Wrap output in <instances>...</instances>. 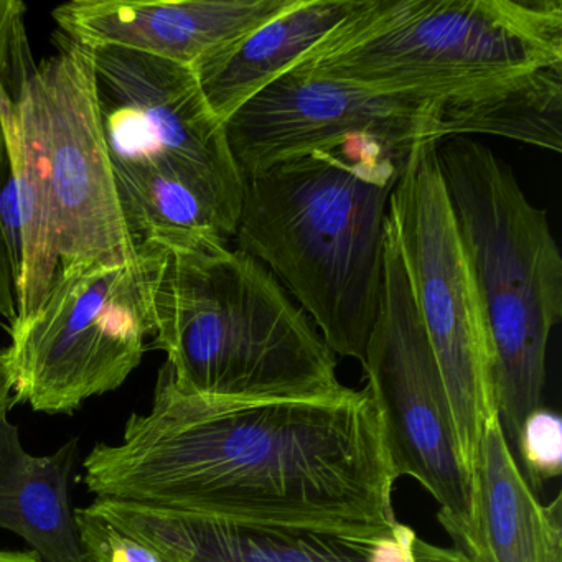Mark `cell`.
Listing matches in <instances>:
<instances>
[{"instance_id":"22","label":"cell","mask_w":562,"mask_h":562,"mask_svg":"<svg viewBox=\"0 0 562 562\" xmlns=\"http://www.w3.org/2000/svg\"><path fill=\"white\" fill-rule=\"evenodd\" d=\"M0 562H42L34 551H4L0 549Z\"/></svg>"},{"instance_id":"3","label":"cell","mask_w":562,"mask_h":562,"mask_svg":"<svg viewBox=\"0 0 562 562\" xmlns=\"http://www.w3.org/2000/svg\"><path fill=\"white\" fill-rule=\"evenodd\" d=\"M411 150L355 139L246 177L235 238L337 357L363 363L380 307L384 223Z\"/></svg>"},{"instance_id":"7","label":"cell","mask_w":562,"mask_h":562,"mask_svg":"<svg viewBox=\"0 0 562 562\" xmlns=\"http://www.w3.org/2000/svg\"><path fill=\"white\" fill-rule=\"evenodd\" d=\"M9 153L47 202L61 269L137 251L104 136L91 48L67 38L60 54L35 68L15 104Z\"/></svg>"},{"instance_id":"1","label":"cell","mask_w":562,"mask_h":562,"mask_svg":"<svg viewBox=\"0 0 562 562\" xmlns=\"http://www.w3.org/2000/svg\"><path fill=\"white\" fill-rule=\"evenodd\" d=\"M97 498L222 521L396 535V476L368 390L331 400H216L183 393L164 363L153 406L83 462Z\"/></svg>"},{"instance_id":"21","label":"cell","mask_w":562,"mask_h":562,"mask_svg":"<svg viewBox=\"0 0 562 562\" xmlns=\"http://www.w3.org/2000/svg\"><path fill=\"white\" fill-rule=\"evenodd\" d=\"M12 387L9 380L8 367H5L4 350H0V409L11 407Z\"/></svg>"},{"instance_id":"8","label":"cell","mask_w":562,"mask_h":562,"mask_svg":"<svg viewBox=\"0 0 562 562\" xmlns=\"http://www.w3.org/2000/svg\"><path fill=\"white\" fill-rule=\"evenodd\" d=\"M387 222L446 384L460 460L475 490L483 424L498 409L485 322L440 173L437 143L417 144L407 154Z\"/></svg>"},{"instance_id":"11","label":"cell","mask_w":562,"mask_h":562,"mask_svg":"<svg viewBox=\"0 0 562 562\" xmlns=\"http://www.w3.org/2000/svg\"><path fill=\"white\" fill-rule=\"evenodd\" d=\"M243 179L274 164L348 140H376L393 149L452 136L442 103L413 93L289 70L243 104L225 123Z\"/></svg>"},{"instance_id":"19","label":"cell","mask_w":562,"mask_h":562,"mask_svg":"<svg viewBox=\"0 0 562 562\" xmlns=\"http://www.w3.org/2000/svg\"><path fill=\"white\" fill-rule=\"evenodd\" d=\"M75 518L87 562H164L157 552L117 528L90 505L75 509Z\"/></svg>"},{"instance_id":"9","label":"cell","mask_w":562,"mask_h":562,"mask_svg":"<svg viewBox=\"0 0 562 562\" xmlns=\"http://www.w3.org/2000/svg\"><path fill=\"white\" fill-rule=\"evenodd\" d=\"M361 367L380 413L394 476L417 480L436 498L440 525L453 546L472 558L475 490L460 460L446 384L411 295L387 216L380 307Z\"/></svg>"},{"instance_id":"20","label":"cell","mask_w":562,"mask_h":562,"mask_svg":"<svg viewBox=\"0 0 562 562\" xmlns=\"http://www.w3.org/2000/svg\"><path fill=\"white\" fill-rule=\"evenodd\" d=\"M15 317H18V272H15L4 233L0 229V322L4 321L9 330L14 325Z\"/></svg>"},{"instance_id":"18","label":"cell","mask_w":562,"mask_h":562,"mask_svg":"<svg viewBox=\"0 0 562 562\" xmlns=\"http://www.w3.org/2000/svg\"><path fill=\"white\" fill-rule=\"evenodd\" d=\"M525 467V479L538 495L546 480L561 475L562 420L541 407L526 419L515 447Z\"/></svg>"},{"instance_id":"2","label":"cell","mask_w":562,"mask_h":562,"mask_svg":"<svg viewBox=\"0 0 562 562\" xmlns=\"http://www.w3.org/2000/svg\"><path fill=\"white\" fill-rule=\"evenodd\" d=\"M292 70L439 101L453 137L562 150L561 0H357Z\"/></svg>"},{"instance_id":"15","label":"cell","mask_w":562,"mask_h":562,"mask_svg":"<svg viewBox=\"0 0 562 562\" xmlns=\"http://www.w3.org/2000/svg\"><path fill=\"white\" fill-rule=\"evenodd\" d=\"M8 411L0 409V529L24 539L42 562H87L71 496L80 442L34 456Z\"/></svg>"},{"instance_id":"5","label":"cell","mask_w":562,"mask_h":562,"mask_svg":"<svg viewBox=\"0 0 562 562\" xmlns=\"http://www.w3.org/2000/svg\"><path fill=\"white\" fill-rule=\"evenodd\" d=\"M440 173L479 295L496 409L509 447L541 409L546 355L562 318V256L548 213L475 140L439 149Z\"/></svg>"},{"instance_id":"6","label":"cell","mask_w":562,"mask_h":562,"mask_svg":"<svg viewBox=\"0 0 562 562\" xmlns=\"http://www.w3.org/2000/svg\"><path fill=\"white\" fill-rule=\"evenodd\" d=\"M164 261L160 243L147 238L123 261L60 269L37 314L8 330L4 358L15 403L74 414L90 397L123 386L156 330Z\"/></svg>"},{"instance_id":"17","label":"cell","mask_w":562,"mask_h":562,"mask_svg":"<svg viewBox=\"0 0 562 562\" xmlns=\"http://www.w3.org/2000/svg\"><path fill=\"white\" fill-rule=\"evenodd\" d=\"M25 5L0 0V186L11 172L9 127L22 90L34 74Z\"/></svg>"},{"instance_id":"14","label":"cell","mask_w":562,"mask_h":562,"mask_svg":"<svg viewBox=\"0 0 562 562\" xmlns=\"http://www.w3.org/2000/svg\"><path fill=\"white\" fill-rule=\"evenodd\" d=\"M472 562H562V496L539 502L519 469L498 411L483 424Z\"/></svg>"},{"instance_id":"10","label":"cell","mask_w":562,"mask_h":562,"mask_svg":"<svg viewBox=\"0 0 562 562\" xmlns=\"http://www.w3.org/2000/svg\"><path fill=\"white\" fill-rule=\"evenodd\" d=\"M91 52L113 167L180 183L212 210L223 236L233 238L245 179L195 71L123 48Z\"/></svg>"},{"instance_id":"12","label":"cell","mask_w":562,"mask_h":562,"mask_svg":"<svg viewBox=\"0 0 562 562\" xmlns=\"http://www.w3.org/2000/svg\"><path fill=\"white\" fill-rule=\"evenodd\" d=\"M91 508L157 552L164 562H401L416 532L400 525L371 541L318 529L222 521L97 498Z\"/></svg>"},{"instance_id":"4","label":"cell","mask_w":562,"mask_h":562,"mask_svg":"<svg viewBox=\"0 0 562 562\" xmlns=\"http://www.w3.org/2000/svg\"><path fill=\"white\" fill-rule=\"evenodd\" d=\"M147 238L166 251L154 347L166 351L179 390L241 401L350 393L338 380L337 355L258 259L212 232Z\"/></svg>"},{"instance_id":"16","label":"cell","mask_w":562,"mask_h":562,"mask_svg":"<svg viewBox=\"0 0 562 562\" xmlns=\"http://www.w3.org/2000/svg\"><path fill=\"white\" fill-rule=\"evenodd\" d=\"M357 0H295L251 34L192 68L212 113L223 124L256 94L288 74L330 34Z\"/></svg>"},{"instance_id":"13","label":"cell","mask_w":562,"mask_h":562,"mask_svg":"<svg viewBox=\"0 0 562 562\" xmlns=\"http://www.w3.org/2000/svg\"><path fill=\"white\" fill-rule=\"evenodd\" d=\"M295 0H74L55 9L68 41L123 48L195 68L294 5Z\"/></svg>"}]
</instances>
